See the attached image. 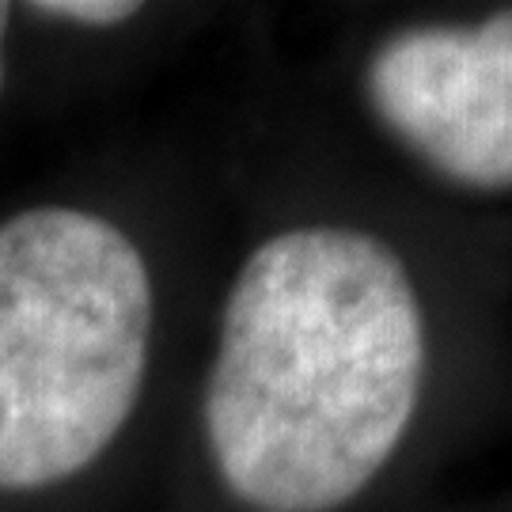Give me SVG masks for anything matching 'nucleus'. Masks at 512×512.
Listing matches in <instances>:
<instances>
[{"label": "nucleus", "instance_id": "obj_5", "mask_svg": "<svg viewBox=\"0 0 512 512\" xmlns=\"http://www.w3.org/2000/svg\"><path fill=\"white\" fill-rule=\"evenodd\" d=\"M8 27H12V8L0 4V99H4V84H8Z\"/></svg>", "mask_w": 512, "mask_h": 512}, {"label": "nucleus", "instance_id": "obj_2", "mask_svg": "<svg viewBox=\"0 0 512 512\" xmlns=\"http://www.w3.org/2000/svg\"><path fill=\"white\" fill-rule=\"evenodd\" d=\"M156 296L114 220L35 205L0 220V490L88 471L141 403Z\"/></svg>", "mask_w": 512, "mask_h": 512}, {"label": "nucleus", "instance_id": "obj_1", "mask_svg": "<svg viewBox=\"0 0 512 512\" xmlns=\"http://www.w3.org/2000/svg\"><path fill=\"white\" fill-rule=\"evenodd\" d=\"M410 270L357 228H293L239 266L202 399L220 482L255 512H334L399 452L425 387Z\"/></svg>", "mask_w": 512, "mask_h": 512}, {"label": "nucleus", "instance_id": "obj_3", "mask_svg": "<svg viewBox=\"0 0 512 512\" xmlns=\"http://www.w3.org/2000/svg\"><path fill=\"white\" fill-rule=\"evenodd\" d=\"M365 92L376 118L444 179L512 190V12L395 31L368 57Z\"/></svg>", "mask_w": 512, "mask_h": 512}, {"label": "nucleus", "instance_id": "obj_4", "mask_svg": "<svg viewBox=\"0 0 512 512\" xmlns=\"http://www.w3.org/2000/svg\"><path fill=\"white\" fill-rule=\"evenodd\" d=\"M27 12L38 19L65 23V27L107 31V27L129 23L141 12V4H129V0H42V4H27Z\"/></svg>", "mask_w": 512, "mask_h": 512}]
</instances>
